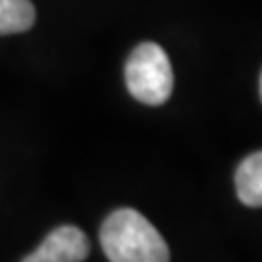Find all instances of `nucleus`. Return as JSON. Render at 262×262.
<instances>
[{
	"label": "nucleus",
	"instance_id": "obj_6",
	"mask_svg": "<svg viewBox=\"0 0 262 262\" xmlns=\"http://www.w3.org/2000/svg\"><path fill=\"white\" fill-rule=\"evenodd\" d=\"M22 262H42V260H39V256H37L35 251H33V253H29L27 258H22Z\"/></svg>",
	"mask_w": 262,
	"mask_h": 262
},
{
	"label": "nucleus",
	"instance_id": "obj_5",
	"mask_svg": "<svg viewBox=\"0 0 262 262\" xmlns=\"http://www.w3.org/2000/svg\"><path fill=\"white\" fill-rule=\"evenodd\" d=\"M35 24V7L31 0H0V35L24 33Z\"/></svg>",
	"mask_w": 262,
	"mask_h": 262
},
{
	"label": "nucleus",
	"instance_id": "obj_3",
	"mask_svg": "<svg viewBox=\"0 0 262 262\" xmlns=\"http://www.w3.org/2000/svg\"><path fill=\"white\" fill-rule=\"evenodd\" d=\"M35 253L42 262H83L90 253V241L83 229L61 225L46 236Z\"/></svg>",
	"mask_w": 262,
	"mask_h": 262
},
{
	"label": "nucleus",
	"instance_id": "obj_2",
	"mask_svg": "<svg viewBox=\"0 0 262 262\" xmlns=\"http://www.w3.org/2000/svg\"><path fill=\"white\" fill-rule=\"evenodd\" d=\"M129 94L151 107L164 105L173 92V68L168 55L155 42H142L131 51L125 63Z\"/></svg>",
	"mask_w": 262,
	"mask_h": 262
},
{
	"label": "nucleus",
	"instance_id": "obj_1",
	"mask_svg": "<svg viewBox=\"0 0 262 262\" xmlns=\"http://www.w3.org/2000/svg\"><path fill=\"white\" fill-rule=\"evenodd\" d=\"M101 247L110 262H170L164 236L134 208H120L103 221Z\"/></svg>",
	"mask_w": 262,
	"mask_h": 262
},
{
	"label": "nucleus",
	"instance_id": "obj_7",
	"mask_svg": "<svg viewBox=\"0 0 262 262\" xmlns=\"http://www.w3.org/2000/svg\"><path fill=\"white\" fill-rule=\"evenodd\" d=\"M260 98H262V75H260Z\"/></svg>",
	"mask_w": 262,
	"mask_h": 262
},
{
	"label": "nucleus",
	"instance_id": "obj_4",
	"mask_svg": "<svg viewBox=\"0 0 262 262\" xmlns=\"http://www.w3.org/2000/svg\"><path fill=\"white\" fill-rule=\"evenodd\" d=\"M236 194L249 208H262V151L247 155L234 175Z\"/></svg>",
	"mask_w": 262,
	"mask_h": 262
}]
</instances>
